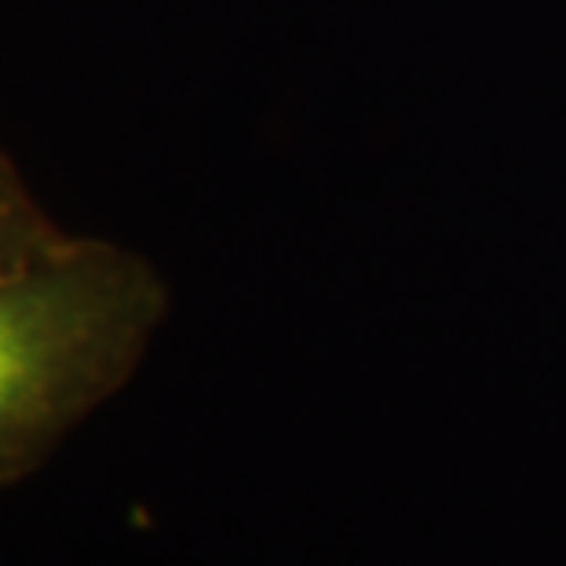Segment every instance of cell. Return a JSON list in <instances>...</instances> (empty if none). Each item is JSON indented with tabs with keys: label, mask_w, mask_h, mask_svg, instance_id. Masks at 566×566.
Instances as JSON below:
<instances>
[{
	"label": "cell",
	"mask_w": 566,
	"mask_h": 566,
	"mask_svg": "<svg viewBox=\"0 0 566 566\" xmlns=\"http://www.w3.org/2000/svg\"><path fill=\"white\" fill-rule=\"evenodd\" d=\"M165 315L158 268L99 238L70 234L0 279V490L125 388Z\"/></svg>",
	"instance_id": "6da1fadb"
},
{
	"label": "cell",
	"mask_w": 566,
	"mask_h": 566,
	"mask_svg": "<svg viewBox=\"0 0 566 566\" xmlns=\"http://www.w3.org/2000/svg\"><path fill=\"white\" fill-rule=\"evenodd\" d=\"M66 231L44 212L19 165L0 150V279L27 271L66 242Z\"/></svg>",
	"instance_id": "7a4b0ae2"
}]
</instances>
